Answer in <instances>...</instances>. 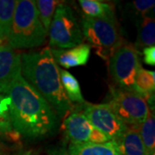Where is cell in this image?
Wrapping results in <instances>:
<instances>
[{
    "label": "cell",
    "instance_id": "1",
    "mask_svg": "<svg viewBox=\"0 0 155 155\" xmlns=\"http://www.w3.org/2000/svg\"><path fill=\"white\" fill-rule=\"evenodd\" d=\"M5 96L14 130L28 139H40L54 133L59 125L58 116L38 91L22 78L13 81Z\"/></svg>",
    "mask_w": 155,
    "mask_h": 155
},
{
    "label": "cell",
    "instance_id": "2",
    "mask_svg": "<svg viewBox=\"0 0 155 155\" xmlns=\"http://www.w3.org/2000/svg\"><path fill=\"white\" fill-rule=\"evenodd\" d=\"M21 74L49 104L57 116H65L71 110L72 104L63 90L59 67L50 47L37 52L21 54Z\"/></svg>",
    "mask_w": 155,
    "mask_h": 155
},
{
    "label": "cell",
    "instance_id": "3",
    "mask_svg": "<svg viewBox=\"0 0 155 155\" xmlns=\"http://www.w3.org/2000/svg\"><path fill=\"white\" fill-rule=\"evenodd\" d=\"M47 36L48 33L39 19L35 1L17 0L7 43L13 49L34 48L43 44Z\"/></svg>",
    "mask_w": 155,
    "mask_h": 155
},
{
    "label": "cell",
    "instance_id": "4",
    "mask_svg": "<svg viewBox=\"0 0 155 155\" xmlns=\"http://www.w3.org/2000/svg\"><path fill=\"white\" fill-rule=\"evenodd\" d=\"M117 24V21L104 18L84 17L82 20L84 39L96 49V54L106 61L124 43Z\"/></svg>",
    "mask_w": 155,
    "mask_h": 155
},
{
    "label": "cell",
    "instance_id": "5",
    "mask_svg": "<svg viewBox=\"0 0 155 155\" xmlns=\"http://www.w3.org/2000/svg\"><path fill=\"white\" fill-rule=\"evenodd\" d=\"M106 104L127 127H139L150 114L147 100L134 91L111 86Z\"/></svg>",
    "mask_w": 155,
    "mask_h": 155
},
{
    "label": "cell",
    "instance_id": "6",
    "mask_svg": "<svg viewBox=\"0 0 155 155\" xmlns=\"http://www.w3.org/2000/svg\"><path fill=\"white\" fill-rule=\"evenodd\" d=\"M50 48L68 49L81 44L84 40L82 29L72 9L65 4L56 8L49 30Z\"/></svg>",
    "mask_w": 155,
    "mask_h": 155
},
{
    "label": "cell",
    "instance_id": "7",
    "mask_svg": "<svg viewBox=\"0 0 155 155\" xmlns=\"http://www.w3.org/2000/svg\"><path fill=\"white\" fill-rule=\"evenodd\" d=\"M141 67L140 52L131 44L123 43L109 59V71L118 88L134 91V78Z\"/></svg>",
    "mask_w": 155,
    "mask_h": 155
},
{
    "label": "cell",
    "instance_id": "8",
    "mask_svg": "<svg viewBox=\"0 0 155 155\" xmlns=\"http://www.w3.org/2000/svg\"><path fill=\"white\" fill-rule=\"evenodd\" d=\"M84 115L87 117L91 125L105 134L110 140L121 138L127 127L117 117L107 104L84 103Z\"/></svg>",
    "mask_w": 155,
    "mask_h": 155
},
{
    "label": "cell",
    "instance_id": "9",
    "mask_svg": "<svg viewBox=\"0 0 155 155\" xmlns=\"http://www.w3.org/2000/svg\"><path fill=\"white\" fill-rule=\"evenodd\" d=\"M21 75V54L8 43L0 45V94L5 95L11 84Z\"/></svg>",
    "mask_w": 155,
    "mask_h": 155
},
{
    "label": "cell",
    "instance_id": "10",
    "mask_svg": "<svg viewBox=\"0 0 155 155\" xmlns=\"http://www.w3.org/2000/svg\"><path fill=\"white\" fill-rule=\"evenodd\" d=\"M64 129L72 144L90 143L95 127L82 112L74 111L64 120Z\"/></svg>",
    "mask_w": 155,
    "mask_h": 155
},
{
    "label": "cell",
    "instance_id": "11",
    "mask_svg": "<svg viewBox=\"0 0 155 155\" xmlns=\"http://www.w3.org/2000/svg\"><path fill=\"white\" fill-rule=\"evenodd\" d=\"M91 47L87 43H81L68 49L51 48V53L56 64L65 68L84 66L91 55Z\"/></svg>",
    "mask_w": 155,
    "mask_h": 155
},
{
    "label": "cell",
    "instance_id": "12",
    "mask_svg": "<svg viewBox=\"0 0 155 155\" xmlns=\"http://www.w3.org/2000/svg\"><path fill=\"white\" fill-rule=\"evenodd\" d=\"M122 155H148L142 140L139 127H128L122 136L116 141Z\"/></svg>",
    "mask_w": 155,
    "mask_h": 155
},
{
    "label": "cell",
    "instance_id": "13",
    "mask_svg": "<svg viewBox=\"0 0 155 155\" xmlns=\"http://www.w3.org/2000/svg\"><path fill=\"white\" fill-rule=\"evenodd\" d=\"M68 151L72 155H122L115 140L105 143L71 144Z\"/></svg>",
    "mask_w": 155,
    "mask_h": 155
},
{
    "label": "cell",
    "instance_id": "14",
    "mask_svg": "<svg viewBox=\"0 0 155 155\" xmlns=\"http://www.w3.org/2000/svg\"><path fill=\"white\" fill-rule=\"evenodd\" d=\"M154 71H149L141 67L135 75L134 91L141 95L148 104L152 97L154 96Z\"/></svg>",
    "mask_w": 155,
    "mask_h": 155
},
{
    "label": "cell",
    "instance_id": "15",
    "mask_svg": "<svg viewBox=\"0 0 155 155\" xmlns=\"http://www.w3.org/2000/svg\"><path fill=\"white\" fill-rule=\"evenodd\" d=\"M79 5L85 17L117 21L113 7L98 0H79Z\"/></svg>",
    "mask_w": 155,
    "mask_h": 155
},
{
    "label": "cell",
    "instance_id": "16",
    "mask_svg": "<svg viewBox=\"0 0 155 155\" xmlns=\"http://www.w3.org/2000/svg\"><path fill=\"white\" fill-rule=\"evenodd\" d=\"M137 40L134 47L137 48H145L154 46L155 22L153 17H141L137 22Z\"/></svg>",
    "mask_w": 155,
    "mask_h": 155
},
{
    "label": "cell",
    "instance_id": "17",
    "mask_svg": "<svg viewBox=\"0 0 155 155\" xmlns=\"http://www.w3.org/2000/svg\"><path fill=\"white\" fill-rule=\"evenodd\" d=\"M20 136L11 125L9 99L5 95L0 94V137L16 141L20 139Z\"/></svg>",
    "mask_w": 155,
    "mask_h": 155
},
{
    "label": "cell",
    "instance_id": "18",
    "mask_svg": "<svg viewBox=\"0 0 155 155\" xmlns=\"http://www.w3.org/2000/svg\"><path fill=\"white\" fill-rule=\"evenodd\" d=\"M59 72H60L61 84L68 100L71 103L74 102L78 104H84V99L81 93L80 85L77 78L72 73L67 72V70L62 69L61 67H59Z\"/></svg>",
    "mask_w": 155,
    "mask_h": 155
},
{
    "label": "cell",
    "instance_id": "19",
    "mask_svg": "<svg viewBox=\"0 0 155 155\" xmlns=\"http://www.w3.org/2000/svg\"><path fill=\"white\" fill-rule=\"evenodd\" d=\"M17 0H0V36L5 41L11 30Z\"/></svg>",
    "mask_w": 155,
    "mask_h": 155
},
{
    "label": "cell",
    "instance_id": "20",
    "mask_svg": "<svg viewBox=\"0 0 155 155\" xmlns=\"http://www.w3.org/2000/svg\"><path fill=\"white\" fill-rule=\"evenodd\" d=\"M139 132L148 155L155 153V119L154 114L151 113L147 118L139 126Z\"/></svg>",
    "mask_w": 155,
    "mask_h": 155
},
{
    "label": "cell",
    "instance_id": "21",
    "mask_svg": "<svg viewBox=\"0 0 155 155\" xmlns=\"http://www.w3.org/2000/svg\"><path fill=\"white\" fill-rule=\"evenodd\" d=\"M63 2L57 0H38L35 1V5L38 12V17L45 30L48 33L50 24L53 20L56 8Z\"/></svg>",
    "mask_w": 155,
    "mask_h": 155
},
{
    "label": "cell",
    "instance_id": "22",
    "mask_svg": "<svg viewBox=\"0 0 155 155\" xmlns=\"http://www.w3.org/2000/svg\"><path fill=\"white\" fill-rule=\"evenodd\" d=\"M154 5L155 1L153 0H135L131 4L134 11L141 17L147 16L150 11L153 10Z\"/></svg>",
    "mask_w": 155,
    "mask_h": 155
},
{
    "label": "cell",
    "instance_id": "23",
    "mask_svg": "<svg viewBox=\"0 0 155 155\" xmlns=\"http://www.w3.org/2000/svg\"><path fill=\"white\" fill-rule=\"evenodd\" d=\"M143 61L149 66L155 65V47H147L143 48Z\"/></svg>",
    "mask_w": 155,
    "mask_h": 155
},
{
    "label": "cell",
    "instance_id": "24",
    "mask_svg": "<svg viewBox=\"0 0 155 155\" xmlns=\"http://www.w3.org/2000/svg\"><path fill=\"white\" fill-rule=\"evenodd\" d=\"M52 155H72L70 153H69V151L66 148H64V147H62V148H60V149H57L55 151H54L53 152V153Z\"/></svg>",
    "mask_w": 155,
    "mask_h": 155
},
{
    "label": "cell",
    "instance_id": "25",
    "mask_svg": "<svg viewBox=\"0 0 155 155\" xmlns=\"http://www.w3.org/2000/svg\"><path fill=\"white\" fill-rule=\"evenodd\" d=\"M22 155H34V154H33V153H32L31 151H28V152H26V153H22Z\"/></svg>",
    "mask_w": 155,
    "mask_h": 155
},
{
    "label": "cell",
    "instance_id": "26",
    "mask_svg": "<svg viewBox=\"0 0 155 155\" xmlns=\"http://www.w3.org/2000/svg\"><path fill=\"white\" fill-rule=\"evenodd\" d=\"M4 42H5V40L0 36V45L2 44V43H4Z\"/></svg>",
    "mask_w": 155,
    "mask_h": 155
}]
</instances>
